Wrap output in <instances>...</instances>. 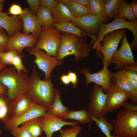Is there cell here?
Returning a JSON list of instances; mask_svg holds the SVG:
<instances>
[{"label": "cell", "instance_id": "4dcf8cb0", "mask_svg": "<svg viewBox=\"0 0 137 137\" xmlns=\"http://www.w3.org/2000/svg\"><path fill=\"white\" fill-rule=\"evenodd\" d=\"M104 5L103 0H90L89 7L90 15L98 18L105 17Z\"/></svg>", "mask_w": 137, "mask_h": 137}, {"label": "cell", "instance_id": "9a60e30c", "mask_svg": "<svg viewBox=\"0 0 137 137\" xmlns=\"http://www.w3.org/2000/svg\"><path fill=\"white\" fill-rule=\"evenodd\" d=\"M63 120L47 112L42 116L41 125L43 131L46 134V137H52L54 132L60 130L65 125L73 126L78 125V122H68Z\"/></svg>", "mask_w": 137, "mask_h": 137}, {"label": "cell", "instance_id": "f546056e", "mask_svg": "<svg viewBox=\"0 0 137 137\" xmlns=\"http://www.w3.org/2000/svg\"><path fill=\"white\" fill-rule=\"evenodd\" d=\"M42 117L25 122L22 124L21 126L27 129L33 137L41 136L43 132L41 125Z\"/></svg>", "mask_w": 137, "mask_h": 137}, {"label": "cell", "instance_id": "e575fe53", "mask_svg": "<svg viewBox=\"0 0 137 137\" xmlns=\"http://www.w3.org/2000/svg\"><path fill=\"white\" fill-rule=\"evenodd\" d=\"M22 57L19 54L15 56L12 61V65L18 72L21 73L22 72L28 73V71L24 65L22 60Z\"/></svg>", "mask_w": 137, "mask_h": 137}, {"label": "cell", "instance_id": "836d02e7", "mask_svg": "<svg viewBox=\"0 0 137 137\" xmlns=\"http://www.w3.org/2000/svg\"><path fill=\"white\" fill-rule=\"evenodd\" d=\"M82 129V127L77 125L72 126L69 128L61 129L60 134L61 137H77Z\"/></svg>", "mask_w": 137, "mask_h": 137}, {"label": "cell", "instance_id": "4fadbf2b", "mask_svg": "<svg viewBox=\"0 0 137 137\" xmlns=\"http://www.w3.org/2000/svg\"><path fill=\"white\" fill-rule=\"evenodd\" d=\"M37 39L31 34H26L18 31L10 37L5 48L7 51L10 50H15L23 57L24 56L23 49L25 48L33 46L36 43Z\"/></svg>", "mask_w": 137, "mask_h": 137}, {"label": "cell", "instance_id": "d590c367", "mask_svg": "<svg viewBox=\"0 0 137 137\" xmlns=\"http://www.w3.org/2000/svg\"><path fill=\"white\" fill-rule=\"evenodd\" d=\"M11 132L15 137H33L27 129L22 126L13 129Z\"/></svg>", "mask_w": 137, "mask_h": 137}, {"label": "cell", "instance_id": "ba28073f", "mask_svg": "<svg viewBox=\"0 0 137 137\" xmlns=\"http://www.w3.org/2000/svg\"><path fill=\"white\" fill-rule=\"evenodd\" d=\"M26 50L30 55L35 57L34 62L37 65L39 69L44 73L45 80L51 79V74L53 69L56 67L63 64V61H59L56 57L47 55L42 50L35 46L27 48Z\"/></svg>", "mask_w": 137, "mask_h": 137}, {"label": "cell", "instance_id": "cb8c5ba5", "mask_svg": "<svg viewBox=\"0 0 137 137\" xmlns=\"http://www.w3.org/2000/svg\"><path fill=\"white\" fill-rule=\"evenodd\" d=\"M36 16L42 27H54V19L51 10L49 9L40 5Z\"/></svg>", "mask_w": 137, "mask_h": 137}, {"label": "cell", "instance_id": "44dd1931", "mask_svg": "<svg viewBox=\"0 0 137 137\" xmlns=\"http://www.w3.org/2000/svg\"><path fill=\"white\" fill-rule=\"evenodd\" d=\"M51 10L55 23L70 21L73 17L67 7L61 3L57 2Z\"/></svg>", "mask_w": 137, "mask_h": 137}, {"label": "cell", "instance_id": "d6986e66", "mask_svg": "<svg viewBox=\"0 0 137 137\" xmlns=\"http://www.w3.org/2000/svg\"><path fill=\"white\" fill-rule=\"evenodd\" d=\"M0 26L6 32L9 37L23 28L22 19L19 16H9L7 13L0 12Z\"/></svg>", "mask_w": 137, "mask_h": 137}, {"label": "cell", "instance_id": "bcb514c9", "mask_svg": "<svg viewBox=\"0 0 137 137\" xmlns=\"http://www.w3.org/2000/svg\"><path fill=\"white\" fill-rule=\"evenodd\" d=\"M7 90V88L0 82V94L6 95Z\"/></svg>", "mask_w": 137, "mask_h": 137}, {"label": "cell", "instance_id": "7bdbcfd3", "mask_svg": "<svg viewBox=\"0 0 137 137\" xmlns=\"http://www.w3.org/2000/svg\"><path fill=\"white\" fill-rule=\"evenodd\" d=\"M60 79L62 83L66 85H69L71 83L67 74H62L60 78Z\"/></svg>", "mask_w": 137, "mask_h": 137}, {"label": "cell", "instance_id": "1f68e13d", "mask_svg": "<svg viewBox=\"0 0 137 137\" xmlns=\"http://www.w3.org/2000/svg\"><path fill=\"white\" fill-rule=\"evenodd\" d=\"M117 14V15L124 19H127L130 22L136 20L129 3L126 2V1L120 6Z\"/></svg>", "mask_w": 137, "mask_h": 137}, {"label": "cell", "instance_id": "f6af8a7d", "mask_svg": "<svg viewBox=\"0 0 137 137\" xmlns=\"http://www.w3.org/2000/svg\"><path fill=\"white\" fill-rule=\"evenodd\" d=\"M75 2L81 5L89 6L90 0H73Z\"/></svg>", "mask_w": 137, "mask_h": 137}, {"label": "cell", "instance_id": "3957f363", "mask_svg": "<svg viewBox=\"0 0 137 137\" xmlns=\"http://www.w3.org/2000/svg\"><path fill=\"white\" fill-rule=\"evenodd\" d=\"M92 44L91 42L87 44L85 38L70 33H62L61 42L56 57L59 61H63L65 57L73 55L75 61H80L89 56Z\"/></svg>", "mask_w": 137, "mask_h": 137}, {"label": "cell", "instance_id": "ab89813d", "mask_svg": "<svg viewBox=\"0 0 137 137\" xmlns=\"http://www.w3.org/2000/svg\"><path fill=\"white\" fill-rule=\"evenodd\" d=\"M67 75L73 87L74 88L76 89V84L78 83L77 77L76 73L75 72L72 71L71 70H69L68 71Z\"/></svg>", "mask_w": 137, "mask_h": 137}, {"label": "cell", "instance_id": "484cf974", "mask_svg": "<svg viewBox=\"0 0 137 137\" xmlns=\"http://www.w3.org/2000/svg\"><path fill=\"white\" fill-rule=\"evenodd\" d=\"M63 119H73L81 124H89L92 121L91 115L88 110L83 109L78 111H70L63 118Z\"/></svg>", "mask_w": 137, "mask_h": 137}, {"label": "cell", "instance_id": "e0dca14e", "mask_svg": "<svg viewBox=\"0 0 137 137\" xmlns=\"http://www.w3.org/2000/svg\"><path fill=\"white\" fill-rule=\"evenodd\" d=\"M19 16L22 21L23 33L26 34L31 33L38 38L41 33L42 26L36 16L30 10L25 8Z\"/></svg>", "mask_w": 137, "mask_h": 137}, {"label": "cell", "instance_id": "ac0fdd59", "mask_svg": "<svg viewBox=\"0 0 137 137\" xmlns=\"http://www.w3.org/2000/svg\"><path fill=\"white\" fill-rule=\"evenodd\" d=\"M113 84L115 87L130 94V103L137 105V90L133 88L122 71L113 73Z\"/></svg>", "mask_w": 137, "mask_h": 137}, {"label": "cell", "instance_id": "83f0119b", "mask_svg": "<svg viewBox=\"0 0 137 137\" xmlns=\"http://www.w3.org/2000/svg\"><path fill=\"white\" fill-rule=\"evenodd\" d=\"M92 120L96 124L101 131L104 133L106 137H119L111 133L113 131V126L112 123H109L105 116L99 118H96L91 114Z\"/></svg>", "mask_w": 137, "mask_h": 137}, {"label": "cell", "instance_id": "7402d4cb", "mask_svg": "<svg viewBox=\"0 0 137 137\" xmlns=\"http://www.w3.org/2000/svg\"><path fill=\"white\" fill-rule=\"evenodd\" d=\"M57 1L65 5L68 8L73 17L79 18L90 15L89 6L79 4L73 0H57Z\"/></svg>", "mask_w": 137, "mask_h": 137}, {"label": "cell", "instance_id": "52a82bcc", "mask_svg": "<svg viewBox=\"0 0 137 137\" xmlns=\"http://www.w3.org/2000/svg\"><path fill=\"white\" fill-rule=\"evenodd\" d=\"M125 29H121L109 33L104 38L102 41V44L96 50V54L101 58L103 66L111 65L112 63V57L117 50L119 42L122 40L124 34L126 33Z\"/></svg>", "mask_w": 137, "mask_h": 137}, {"label": "cell", "instance_id": "d6a6232c", "mask_svg": "<svg viewBox=\"0 0 137 137\" xmlns=\"http://www.w3.org/2000/svg\"><path fill=\"white\" fill-rule=\"evenodd\" d=\"M19 54L15 50H10L0 53V60L1 63H3L6 65H11L12 61L14 56Z\"/></svg>", "mask_w": 137, "mask_h": 137}, {"label": "cell", "instance_id": "60d3db41", "mask_svg": "<svg viewBox=\"0 0 137 137\" xmlns=\"http://www.w3.org/2000/svg\"><path fill=\"white\" fill-rule=\"evenodd\" d=\"M57 2V0H40V5L51 10Z\"/></svg>", "mask_w": 137, "mask_h": 137}, {"label": "cell", "instance_id": "4316f807", "mask_svg": "<svg viewBox=\"0 0 137 137\" xmlns=\"http://www.w3.org/2000/svg\"><path fill=\"white\" fill-rule=\"evenodd\" d=\"M104 7L105 16L107 19L115 18L118 15V11L121 4L125 0H105Z\"/></svg>", "mask_w": 137, "mask_h": 137}, {"label": "cell", "instance_id": "30bf717a", "mask_svg": "<svg viewBox=\"0 0 137 137\" xmlns=\"http://www.w3.org/2000/svg\"><path fill=\"white\" fill-rule=\"evenodd\" d=\"M70 22L90 37L94 44L99 34V25L107 23L108 21L105 17L98 18L89 15L79 18L73 17Z\"/></svg>", "mask_w": 137, "mask_h": 137}, {"label": "cell", "instance_id": "f1b7e54d", "mask_svg": "<svg viewBox=\"0 0 137 137\" xmlns=\"http://www.w3.org/2000/svg\"><path fill=\"white\" fill-rule=\"evenodd\" d=\"M11 105V102L6 96L0 94V120L4 124L10 117Z\"/></svg>", "mask_w": 137, "mask_h": 137}, {"label": "cell", "instance_id": "2e32d148", "mask_svg": "<svg viewBox=\"0 0 137 137\" xmlns=\"http://www.w3.org/2000/svg\"><path fill=\"white\" fill-rule=\"evenodd\" d=\"M107 94V109L109 113L117 110L131 97L130 94L115 88L113 84Z\"/></svg>", "mask_w": 137, "mask_h": 137}, {"label": "cell", "instance_id": "8fae6325", "mask_svg": "<svg viewBox=\"0 0 137 137\" xmlns=\"http://www.w3.org/2000/svg\"><path fill=\"white\" fill-rule=\"evenodd\" d=\"M122 40L120 47L113 54L111 59L112 63L115 64L114 69L119 71L122 70L124 67L129 65H137V62L134 60L126 33L124 34Z\"/></svg>", "mask_w": 137, "mask_h": 137}, {"label": "cell", "instance_id": "8992f818", "mask_svg": "<svg viewBox=\"0 0 137 137\" xmlns=\"http://www.w3.org/2000/svg\"><path fill=\"white\" fill-rule=\"evenodd\" d=\"M62 33L56 28L42 27L41 32L35 44L36 47L56 57L62 41Z\"/></svg>", "mask_w": 137, "mask_h": 137}, {"label": "cell", "instance_id": "603a6c76", "mask_svg": "<svg viewBox=\"0 0 137 137\" xmlns=\"http://www.w3.org/2000/svg\"><path fill=\"white\" fill-rule=\"evenodd\" d=\"M69 111V109L65 107L62 103L60 92L57 89L54 101L51 105L47 108V112L63 119Z\"/></svg>", "mask_w": 137, "mask_h": 137}, {"label": "cell", "instance_id": "74e56055", "mask_svg": "<svg viewBox=\"0 0 137 137\" xmlns=\"http://www.w3.org/2000/svg\"><path fill=\"white\" fill-rule=\"evenodd\" d=\"M9 38L4 29L0 26V47L5 48Z\"/></svg>", "mask_w": 137, "mask_h": 137}, {"label": "cell", "instance_id": "ffe728a7", "mask_svg": "<svg viewBox=\"0 0 137 137\" xmlns=\"http://www.w3.org/2000/svg\"><path fill=\"white\" fill-rule=\"evenodd\" d=\"M11 118H17L23 114L30 108L33 102L25 94H21L11 102Z\"/></svg>", "mask_w": 137, "mask_h": 137}, {"label": "cell", "instance_id": "d4e9b609", "mask_svg": "<svg viewBox=\"0 0 137 137\" xmlns=\"http://www.w3.org/2000/svg\"><path fill=\"white\" fill-rule=\"evenodd\" d=\"M53 27L62 33H67L76 35L79 38H85L88 35L70 21L59 23H54Z\"/></svg>", "mask_w": 137, "mask_h": 137}, {"label": "cell", "instance_id": "c3c4849f", "mask_svg": "<svg viewBox=\"0 0 137 137\" xmlns=\"http://www.w3.org/2000/svg\"><path fill=\"white\" fill-rule=\"evenodd\" d=\"M5 2V1L4 0H0V12L2 11L3 3Z\"/></svg>", "mask_w": 137, "mask_h": 137}, {"label": "cell", "instance_id": "816d5d0a", "mask_svg": "<svg viewBox=\"0 0 137 137\" xmlns=\"http://www.w3.org/2000/svg\"><path fill=\"white\" fill-rule=\"evenodd\" d=\"M2 132V130L0 129V135L1 134Z\"/></svg>", "mask_w": 137, "mask_h": 137}, {"label": "cell", "instance_id": "b9f144b4", "mask_svg": "<svg viewBox=\"0 0 137 137\" xmlns=\"http://www.w3.org/2000/svg\"><path fill=\"white\" fill-rule=\"evenodd\" d=\"M122 71L127 77L137 81V72L125 69H123Z\"/></svg>", "mask_w": 137, "mask_h": 137}, {"label": "cell", "instance_id": "f35d334b", "mask_svg": "<svg viewBox=\"0 0 137 137\" xmlns=\"http://www.w3.org/2000/svg\"><path fill=\"white\" fill-rule=\"evenodd\" d=\"M32 12L36 15L40 5V0H27Z\"/></svg>", "mask_w": 137, "mask_h": 137}, {"label": "cell", "instance_id": "6da1fadb", "mask_svg": "<svg viewBox=\"0 0 137 137\" xmlns=\"http://www.w3.org/2000/svg\"><path fill=\"white\" fill-rule=\"evenodd\" d=\"M57 90L51 79L43 80L41 79L36 67L34 66L25 94L34 103L47 108L52 104Z\"/></svg>", "mask_w": 137, "mask_h": 137}, {"label": "cell", "instance_id": "ee69618b", "mask_svg": "<svg viewBox=\"0 0 137 137\" xmlns=\"http://www.w3.org/2000/svg\"><path fill=\"white\" fill-rule=\"evenodd\" d=\"M136 19L137 18V1L131 0L129 3Z\"/></svg>", "mask_w": 137, "mask_h": 137}, {"label": "cell", "instance_id": "7dc6e473", "mask_svg": "<svg viewBox=\"0 0 137 137\" xmlns=\"http://www.w3.org/2000/svg\"><path fill=\"white\" fill-rule=\"evenodd\" d=\"M127 77L128 81L133 88L135 90H137V81L133 80L127 76Z\"/></svg>", "mask_w": 137, "mask_h": 137}, {"label": "cell", "instance_id": "5bb4252c", "mask_svg": "<svg viewBox=\"0 0 137 137\" xmlns=\"http://www.w3.org/2000/svg\"><path fill=\"white\" fill-rule=\"evenodd\" d=\"M47 110L46 108L33 102L29 110L21 116L16 118L10 117L8 121L4 124L5 128L11 131L13 129L25 122L42 116L46 113Z\"/></svg>", "mask_w": 137, "mask_h": 137}, {"label": "cell", "instance_id": "7a4b0ae2", "mask_svg": "<svg viewBox=\"0 0 137 137\" xmlns=\"http://www.w3.org/2000/svg\"><path fill=\"white\" fill-rule=\"evenodd\" d=\"M119 111L112 123L113 134L119 137H137V105L127 101Z\"/></svg>", "mask_w": 137, "mask_h": 137}, {"label": "cell", "instance_id": "681fc988", "mask_svg": "<svg viewBox=\"0 0 137 137\" xmlns=\"http://www.w3.org/2000/svg\"><path fill=\"white\" fill-rule=\"evenodd\" d=\"M6 66V65L3 63H0V71L3 69L5 68Z\"/></svg>", "mask_w": 137, "mask_h": 137}, {"label": "cell", "instance_id": "8d00e7d4", "mask_svg": "<svg viewBox=\"0 0 137 137\" xmlns=\"http://www.w3.org/2000/svg\"><path fill=\"white\" fill-rule=\"evenodd\" d=\"M23 12V10L20 5L17 4H13L10 7L8 13L10 14L12 16H17L20 15Z\"/></svg>", "mask_w": 137, "mask_h": 137}, {"label": "cell", "instance_id": "277c9868", "mask_svg": "<svg viewBox=\"0 0 137 137\" xmlns=\"http://www.w3.org/2000/svg\"><path fill=\"white\" fill-rule=\"evenodd\" d=\"M30 80V76L28 73H19L14 67L0 71V82L7 88L6 95L11 102L25 94Z\"/></svg>", "mask_w": 137, "mask_h": 137}, {"label": "cell", "instance_id": "f907efd6", "mask_svg": "<svg viewBox=\"0 0 137 137\" xmlns=\"http://www.w3.org/2000/svg\"><path fill=\"white\" fill-rule=\"evenodd\" d=\"M5 49L4 48L2 47H0V53H1L4 52H6ZM1 61L0 60V63H1Z\"/></svg>", "mask_w": 137, "mask_h": 137}, {"label": "cell", "instance_id": "7c38bea8", "mask_svg": "<svg viewBox=\"0 0 137 137\" xmlns=\"http://www.w3.org/2000/svg\"><path fill=\"white\" fill-rule=\"evenodd\" d=\"M107 66H103L102 70L97 72L91 73L89 69L83 68L80 72L85 77L87 85L91 82L100 86L104 93H107L113 84V73L108 68Z\"/></svg>", "mask_w": 137, "mask_h": 137}, {"label": "cell", "instance_id": "9c48e42d", "mask_svg": "<svg viewBox=\"0 0 137 137\" xmlns=\"http://www.w3.org/2000/svg\"><path fill=\"white\" fill-rule=\"evenodd\" d=\"M107 94L100 86L95 84L90 93L88 110L90 114L96 118L105 116L109 113L107 103Z\"/></svg>", "mask_w": 137, "mask_h": 137}, {"label": "cell", "instance_id": "5b68a950", "mask_svg": "<svg viewBox=\"0 0 137 137\" xmlns=\"http://www.w3.org/2000/svg\"><path fill=\"white\" fill-rule=\"evenodd\" d=\"M127 29L132 33L133 39L130 44L132 50L137 49V20L130 22L126 21L117 15L112 22L108 23L100 24L97 38L93 46L92 49H96L101 44L104 37L109 33L121 29Z\"/></svg>", "mask_w": 137, "mask_h": 137}]
</instances>
